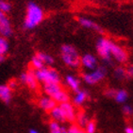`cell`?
<instances>
[{
	"label": "cell",
	"mask_w": 133,
	"mask_h": 133,
	"mask_svg": "<svg viewBox=\"0 0 133 133\" xmlns=\"http://www.w3.org/2000/svg\"><path fill=\"white\" fill-rule=\"evenodd\" d=\"M44 19V12L43 9L34 2L28 4L26 15L24 19L23 26L26 29H33L38 26Z\"/></svg>",
	"instance_id": "cell-1"
},
{
	"label": "cell",
	"mask_w": 133,
	"mask_h": 133,
	"mask_svg": "<svg viewBox=\"0 0 133 133\" xmlns=\"http://www.w3.org/2000/svg\"><path fill=\"white\" fill-rule=\"evenodd\" d=\"M43 91L44 95L53 98L57 104H62L70 101V95L64 89L61 83H47L43 85Z\"/></svg>",
	"instance_id": "cell-2"
},
{
	"label": "cell",
	"mask_w": 133,
	"mask_h": 133,
	"mask_svg": "<svg viewBox=\"0 0 133 133\" xmlns=\"http://www.w3.org/2000/svg\"><path fill=\"white\" fill-rule=\"evenodd\" d=\"M61 58L66 66L77 69L80 66V58L77 49L71 44H63L61 47Z\"/></svg>",
	"instance_id": "cell-3"
},
{
	"label": "cell",
	"mask_w": 133,
	"mask_h": 133,
	"mask_svg": "<svg viewBox=\"0 0 133 133\" xmlns=\"http://www.w3.org/2000/svg\"><path fill=\"white\" fill-rule=\"evenodd\" d=\"M36 77L40 83L47 84V83H61L62 77L61 75L56 69L52 67L46 66L40 70L35 71Z\"/></svg>",
	"instance_id": "cell-4"
},
{
	"label": "cell",
	"mask_w": 133,
	"mask_h": 133,
	"mask_svg": "<svg viewBox=\"0 0 133 133\" xmlns=\"http://www.w3.org/2000/svg\"><path fill=\"white\" fill-rule=\"evenodd\" d=\"M114 42L106 37H100L96 41V51L98 56L107 63H110L112 61L111 57V48Z\"/></svg>",
	"instance_id": "cell-5"
},
{
	"label": "cell",
	"mask_w": 133,
	"mask_h": 133,
	"mask_svg": "<svg viewBox=\"0 0 133 133\" xmlns=\"http://www.w3.org/2000/svg\"><path fill=\"white\" fill-rule=\"evenodd\" d=\"M107 75V69L104 66H97L95 69L88 71L83 74L82 79L86 84L95 85L102 81Z\"/></svg>",
	"instance_id": "cell-6"
},
{
	"label": "cell",
	"mask_w": 133,
	"mask_h": 133,
	"mask_svg": "<svg viewBox=\"0 0 133 133\" xmlns=\"http://www.w3.org/2000/svg\"><path fill=\"white\" fill-rule=\"evenodd\" d=\"M19 80L22 84H24L26 87H28L31 91H37L39 89V83L37 77H36L35 71L32 69H29L28 71L24 72L20 75Z\"/></svg>",
	"instance_id": "cell-7"
},
{
	"label": "cell",
	"mask_w": 133,
	"mask_h": 133,
	"mask_svg": "<svg viewBox=\"0 0 133 133\" xmlns=\"http://www.w3.org/2000/svg\"><path fill=\"white\" fill-rule=\"evenodd\" d=\"M59 107H61L62 112H63L65 121L69 122V123L76 122V119H77V107L71 101L62 103V104H59Z\"/></svg>",
	"instance_id": "cell-8"
},
{
	"label": "cell",
	"mask_w": 133,
	"mask_h": 133,
	"mask_svg": "<svg viewBox=\"0 0 133 133\" xmlns=\"http://www.w3.org/2000/svg\"><path fill=\"white\" fill-rule=\"evenodd\" d=\"M111 57L116 62L120 64L125 63L128 59V53L123 46L113 43L111 48Z\"/></svg>",
	"instance_id": "cell-9"
},
{
	"label": "cell",
	"mask_w": 133,
	"mask_h": 133,
	"mask_svg": "<svg viewBox=\"0 0 133 133\" xmlns=\"http://www.w3.org/2000/svg\"><path fill=\"white\" fill-rule=\"evenodd\" d=\"M6 14L7 13L0 10V35L5 38H9L12 35L13 30L10 19Z\"/></svg>",
	"instance_id": "cell-10"
},
{
	"label": "cell",
	"mask_w": 133,
	"mask_h": 133,
	"mask_svg": "<svg viewBox=\"0 0 133 133\" xmlns=\"http://www.w3.org/2000/svg\"><path fill=\"white\" fill-rule=\"evenodd\" d=\"M80 66H82L84 69L88 70V71L95 69L98 66L97 58L91 53L84 54L80 58Z\"/></svg>",
	"instance_id": "cell-11"
},
{
	"label": "cell",
	"mask_w": 133,
	"mask_h": 133,
	"mask_svg": "<svg viewBox=\"0 0 133 133\" xmlns=\"http://www.w3.org/2000/svg\"><path fill=\"white\" fill-rule=\"evenodd\" d=\"M37 104H38V107L40 108L41 110H44L46 112H49L52 109H54V108L58 105L57 102L53 98L46 95H43V96H41V97L39 98Z\"/></svg>",
	"instance_id": "cell-12"
},
{
	"label": "cell",
	"mask_w": 133,
	"mask_h": 133,
	"mask_svg": "<svg viewBox=\"0 0 133 133\" xmlns=\"http://www.w3.org/2000/svg\"><path fill=\"white\" fill-rule=\"evenodd\" d=\"M89 99V92L86 90H78L77 92H75V95L72 98V103L76 107H81L84 105L86 101Z\"/></svg>",
	"instance_id": "cell-13"
},
{
	"label": "cell",
	"mask_w": 133,
	"mask_h": 133,
	"mask_svg": "<svg viewBox=\"0 0 133 133\" xmlns=\"http://www.w3.org/2000/svg\"><path fill=\"white\" fill-rule=\"evenodd\" d=\"M77 21H78V24H79L80 26H83L84 28L97 31V32H102L101 26L98 24L95 23V22H94L92 19H89V18L86 17H79L77 19Z\"/></svg>",
	"instance_id": "cell-14"
},
{
	"label": "cell",
	"mask_w": 133,
	"mask_h": 133,
	"mask_svg": "<svg viewBox=\"0 0 133 133\" xmlns=\"http://www.w3.org/2000/svg\"><path fill=\"white\" fill-rule=\"evenodd\" d=\"M65 85L73 92H77L80 90V79L74 75H67L64 78Z\"/></svg>",
	"instance_id": "cell-15"
},
{
	"label": "cell",
	"mask_w": 133,
	"mask_h": 133,
	"mask_svg": "<svg viewBox=\"0 0 133 133\" xmlns=\"http://www.w3.org/2000/svg\"><path fill=\"white\" fill-rule=\"evenodd\" d=\"M12 99V90L8 86V84H0V100L6 104Z\"/></svg>",
	"instance_id": "cell-16"
},
{
	"label": "cell",
	"mask_w": 133,
	"mask_h": 133,
	"mask_svg": "<svg viewBox=\"0 0 133 133\" xmlns=\"http://www.w3.org/2000/svg\"><path fill=\"white\" fill-rule=\"evenodd\" d=\"M48 113L52 121H56V122H59V123L65 122V118H64L63 112H62V109H61V107H59V105H57L56 107L54 108V109H52Z\"/></svg>",
	"instance_id": "cell-17"
},
{
	"label": "cell",
	"mask_w": 133,
	"mask_h": 133,
	"mask_svg": "<svg viewBox=\"0 0 133 133\" xmlns=\"http://www.w3.org/2000/svg\"><path fill=\"white\" fill-rule=\"evenodd\" d=\"M113 98L117 103H120V104L125 103L128 98V92L125 89L115 90V94H114Z\"/></svg>",
	"instance_id": "cell-18"
},
{
	"label": "cell",
	"mask_w": 133,
	"mask_h": 133,
	"mask_svg": "<svg viewBox=\"0 0 133 133\" xmlns=\"http://www.w3.org/2000/svg\"><path fill=\"white\" fill-rule=\"evenodd\" d=\"M89 121H90L89 116H88L84 111L80 110V111L77 112V119H76V122H77L76 124H77V125H79L80 128H84L85 125H87V123L89 122Z\"/></svg>",
	"instance_id": "cell-19"
},
{
	"label": "cell",
	"mask_w": 133,
	"mask_h": 133,
	"mask_svg": "<svg viewBox=\"0 0 133 133\" xmlns=\"http://www.w3.org/2000/svg\"><path fill=\"white\" fill-rule=\"evenodd\" d=\"M37 55L40 57V59H42V62H44L45 67L52 65L54 63V62H55L53 56H51L48 53H45V52H37Z\"/></svg>",
	"instance_id": "cell-20"
},
{
	"label": "cell",
	"mask_w": 133,
	"mask_h": 133,
	"mask_svg": "<svg viewBox=\"0 0 133 133\" xmlns=\"http://www.w3.org/2000/svg\"><path fill=\"white\" fill-rule=\"evenodd\" d=\"M10 44H9L8 39L0 35V56H4L9 52Z\"/></svg>",
	"instance_id": "cell-21"
},
{
	"label": "cell",
	"mask_w": 133,
	"mask_h": 133,
	"mask_svg": "<svg viewBox=\"0 0 133 133\" xmlns=\"http://www.w3.org/2000/svg\"><path fill=\"white\" fill-rule=\"evenodd\" d=\"M113 76L116 79L118 80H122L124 78L127 77V73H125V68L123 66H118L114 69L113 72Z\"/></svg>",
	"instance_id": "cell-22"
},
{
	"label": "cell",
	"mask_w": 133,
	"mask_h": 133,
	"mask_svg": "<svg viewBox=\"0 0 133 133\" xmlns=\"http://www.w3.org/2000/svg\"><path fill=\"white\" fill-rule=\"evenodd\" d=\"M48 128H49V133H62V125L59 122L51 120L49 122Z\"/></svg>",
	"instance_id": "cell-23"
},
{
	"label": "cell",
	"mask_w": 133,
	"mask_h": 133,
	"mask_svg": "<svg viewBox=\"0 0 133 133\" xmlns=\"http://www.w3.org/2000/svg\"><path fill=\"white\" fill-rule=\"evenodd\" d=\"M96 123L94 120H90L85 125L84 130L86 133H95L96 132Z\"/></svg>",
	"instance_id": "cell-24"
},
{
	"label": "cell",
	"mask_w": 133,
	"mask_h": 133,
	"mask_svg": "<svg viewBox=\"0 0 133 133\" xmlns=\"http://www.w3.org/2000/svg\"><path fill=\"white\" fill-rule=\"evenodd\" d=\"M67 128H68V133H86L84 128H80L77 124H71Z\"/></svg>",
	"instance_id": "cell-25"
},
{
	"label": "cell",
	"mask_w": 133,
	"mask_h": 133,
	"mask_svg": "<svg viewBox=\"0 0 133 133\" xmlns=\"http://www.w3.org/2000/svg\"><path fill=\"white\" fill-rule=\"evenodd\" d=\"M11 10V5L6 0H0V10L5 13H9Z\"/></svg>",
	"instance_id": "cell-26"
},
{
	"label": "cell",
	"mask_w": 133,
	"mask_h": 133,
	"mask_svg": "<svg viewBox=\"0 0 133 133\" xmlns=\"http://www.w3.org/2000/svg\"><path fill=\"white\" fill-rule=\"evenodd\" d=\"M122 110L125 116H131L133 114V108L130 105H124Z\"/></svg>",
	"instance_id": "cell-27"
},
{
	"label": "cell",
	"mask_w": 133,
	"mask_h": 133,
	"mask_svg": "<svg viewBox=\"0 0 133 133\" xmlns=\"http://www.w3.org/2000/svg\"><path fill=\"white\" fill-rule=\"evenodd\" d=\"M125 73L128 78H133V64H129L125 67Z\"/></svg>",
	"instance_id": "cell-28"
},
{
	"label": "cell",
	"mask_w": 133,
	"mask_h": 133,
	"mask_svg": "<svg viewBox=\"0 0 133 133\" xmlns=\"http://www.w3.org/2000/svg\"><path fill=\"white\" fill-rule=\"evenodd\" d=\"M114 94H115V89H111V88L105 90V92H104V95L109 98H113Z\"/></svg>",
	"instance_id": "cell-29"
},
{
	"label": "cell",
	"mask_w": 133,
	"mask_h": 133,
	"mask_svg": "<svg viewBox=\"0 0 133 133\" xmlns=\"http://www.w3.org/2000/svg\"><path fill=\"white\" fill-rule=\"evenodd\" d=\"M8 86L10 88L11 90H14L16 87H17V81H16L15 79H11L9 81L8 83Z\"/></svg>",
	"instance_id": "cell-30"
},
{
	"label": "cell",
	"mask_w": 133,
	"mask_h": 133,
	"mask_svg": "<svg viewBox=\"0 0 133 133\" xmlns=\"http://www.w3.org/2000/svg\"><path fill=\"white\" fill-rule=\"evenodd\" d=\"M125 133H133V127H127L125 129Z\"/></svg>",
	"instance_id": "cell-31"
},
{
	"label": "cell",
	"mask_w": 133,
	"mask_h": 133,
	"mask_svg": "<svg viewBox=\"0 0 133 133\" xmlns=\"http://www.w3.org/2000/svg\"><path fill=\"white\" fill-rule=\"evenodd\" d=\"M28 133H40V132H39V130L35 129V128H30L29 131H28Z\"/></svg>",
	"instance_id": "cell-32"
},
{
	"label": "cell",
	"mask_w": 133,
	"mask_h": 133,
	"mask_svg": "<svg viewBox=\"0 0 133 133\" xmlns=\"http://www.w3.org/2000/svg\"><path fill=\"white\" fill-rule=\"evenodd\" d=\"M62 133H68V128H65L62 125Z\"/></svg>",
	"instance_id": "cell-33"
},
{
	"label": "cell",
	"mask_w": 133,
	"mask_h": 133,
	"mask_svg": "<svg viewBox=\"0 0 133 133\" xmlns=\"http://www.w3.org/2000/svg\"><path fill=\"white\" fill-rule=\"evenodd\" d=\"M4 59H5V57H4V56H0V63L4 62Z\"/></svg>",
	"instance_id": "cell-34"
},
{
	"label": "cell",
	"mask_w": 133,
	"mask_h": 133,
	"mask_svg": "<svg viewBox=\"0 0 133 133\" xmlns=\"http://www.w3.org/2000/svg\"><path fill=\"white\" fill-rule=\"evenodd\" d=\"M112 1H113V0H112Z\"/></svg>",
	"instance_id": "cell-35"
}]
</instances>
